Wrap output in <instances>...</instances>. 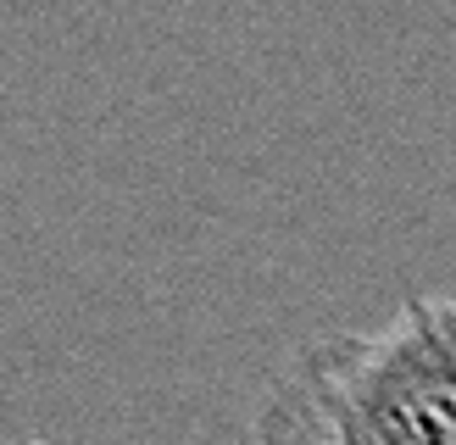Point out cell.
Returning a JSON list of instances; mask_svg holds the SVG:
<instances>
[{
  "label": "cell",
  "mask_w": 456,
  "mask_h": 445,
  "mask_svg": "<svg viewBox=\"0 0 456 445\" xmlns=\"http://www.w3.org/2000/svg\"><path fill=\"white\" fill-rule=\"evenodd\" d=\"M262 445H456V289L373 334H312L256 412Z\"/></svg>",
  "instance_id": "obj_1"
},
{
  "label": "cell",
  "mask_w": 456,
  "mask_h": 445,
  "mask_svg": "<svg viewBox=\"0 0 456 445\" xmlns=\"http://www.w3.org/2000/svg\"><path fill=\"white\" fill-rule=\"evenodd\" d=\"M22 445H45V440H22Z\"/></svg>",
  "instance_id": "obj_2"
}]
</instances>
